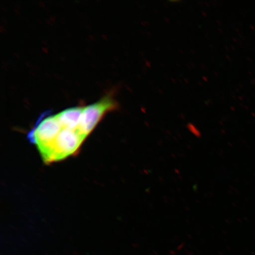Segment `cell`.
Listing matches in <instances>:
<instances>
[{
	"label": "cell",
	"instance_id": "1",
	"mask_svg": "<svg viewBox=\"0 0 255 255\" xmlns=\"http://www.w3.org/2000/svg\"><path fill=\"white\" fill-rule=\"evenodd\" d=\"M119 104L110 95L102 98L97 103L85 107L78 130L87 137L108 111L117 109Z\"/></svg>",
	"mask_w": 255,
	"mask_h": 255
},
{
	"label": "cell",
	"instance_id": "2",
	"mask_svg": "<svg viewBox=\"0 0 255 255\" xmlns=\"http://www.w3.org/2000/svg\"><path fill=\"white\" fill-rule=\"evenodd\" d=\"M85 138L78 129L63 128L52 143L53 161L61 160L73 154Z\"/></svg>",
	"mask_w": 255,
	"mask_h": 255
},
{
	"label": "cell",
	"instance_id": "3",
	"mask_svg": "<svg viewBox=\"0 0 255 255\" xmlns=\"http://www.w3.org/2000/svg\"><path fill=\"white\" fill-rule=\"evenodd\" d=\"M42 117L28 134V138L38 147L52 143L63 129L56 115L44 117L43 114Z\"/></svg>",
	"mask_w": 255,
	"mask_h": 255
},
{
	"label": "cell",
	"instance_id": "4",
	"mask_svg": "<svg viewBox=\"0 0 255 255\" xmlns=\"http://www.w3.org/2000/svg\"><path fill=\"white\" fill-rule=\"evenodd\" d=\"M84 108L81 107L69 108L56 114L63 128L77 129Z\"/></svg>",
	"mask_w": 255,
	"mask_h": 255
}]
</instances>
